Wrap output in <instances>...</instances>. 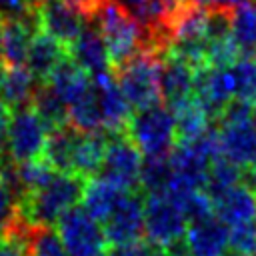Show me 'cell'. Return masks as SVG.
Returning <instances> with one entry per match:
<instances>
[{"label":"cell","instance_id":"17","mask_svg":"<svg viewBox=\"0 0 256 256\" xmlns=\"http://www.w3.org/2000/svg\"><path fill=\"white\" fill-rule=\"evenodd\" d=\"M68 56L92 78L104 72H110V56L100 32L94 26H86L78 38L68 46Z\"/></svg>","mask_w":256,"mask_h":256},{"label":"cell","instance_id":"38","mask_svg":"<svg viewBox=\"0 0 256 256\" xmlns=\"http://www.w3.org/2000/svg\"><path fill=\"white\" fill-rule=\"evenodd\" d=\"M70 2H72L74 6H78L82 12H86V14H88V18H90V16H92V12H94V10H96L104 0H70Z\"/></svg>","mask_w":256,"mask_h":256},{"label":"cell","instance_id":"41","mask_svg":"<svg viewBox=\"0 0 256 256\" xmlns=\"http://www.w3.org/2000/svg\"><path fill=\"white\" fill-rule=\"evenodd\" d=\"M252 124H254V128H256V106L252 108Z\"/></svg>","mask_w":256,"mask_h":256},{"label":"cell","instance_id":"25","mask_svg":"<svg viewBox=\"0 0 256 256\" xmlns=\"http://www.w3.org/2000/svg\"><path fill=\"white\" fill-rule=\"evenodd\" d=\"M76 138H78V130H74L68 124L54 128V130H48L42 158L56 172L72 174V154H74Z\"/></svg>","mask_w":256,"mask_h":256},{"label":"cell","instance_id":"34","mask_svg":"<svg viewBox=\"0 0 256 256\" xmlns=\"http://www.w3.org/2000/svg\"><path fill=\"white\" fill-rule=\"evenodd\" d=\"M230 250L242 256H256V220L228 228Z\"/></svg>","mask_w":256,"mask_h":256},{"label":"cell","instance_id":"18","mask_svg":"<svg viewBox=\"0 0 256 256\" xmlns=\"http://www.w3.org/2000/svg\"><path fill=\"white\" fill-rule=\"evenodd\" d=\"M212 204L214 216L222 220L228 228L256 220V190L242 182L214 198Z\"/></svg>","mask_w":256,"mask_h":256},{"label":"cell","instance_id":"6","mask_svg":"<svg viewBox=\"0 0 256 256\" xmlns=\"http://www.w3.org/2000/svg\"><path fill=\"white\" fill-rule=\"evenodd\" d=\"M56 232L60 234L68 256H108V242L102 224L82 206L70 208L56 222Z\"/></svg>","mask_w":256,"mask_h":256},{"label":"cell","instance_id":"22","mask_svg":"<svg viewBox=\"0 0 256 256\" xmlns=\"http://www.w3.org/2000/svg\"><path fill=\"white\" fill-rule=\"evenodd\" d=\"M42 84H48L66 102V106H70L88 92V88L92 86V76L86 74L70 56H66Z\"/></svg>","mask_w":256,"mask_h":256},{"label":"cell","instance_id":"13","mask_svg":"<svg viewBox=\"0 0 256 256\" xmlns=\"http://www.w3.org/2000/svg\"><path fill=\"white\" fill-rule=\"evenodd\" d=\"M182 246L186 256H224L230 248L228 226L214 214L194 220L186 228Z\"/></svg>","mask_w":256,"mask_h":256},{"label":"cell","instance_id":"3","mask_svg":"<svg viewBox=\"0 0 256 256\" xmlns=\"http://www.w3.org/2000/svg\"><path fill=\"white\" fill-rule=\"evenodd\" d=\"M186 228L188 218L168 194H148V198L144 200L146 242L168 250L172 256H182Z\"/></svg>","mask_w":256,"mask_h":256},{"label":"cell","instance_id":"12","mask_svg":"<svg viewBox=\"0 0 256 256\" xmlns=\"http://www.w3.org/2000/svg\"><path fill=\"white\" fill-rule=\"evenodd\" d=\"M92 84L96 90L104 130H108L110 134L122 132L126 128L130 116H132V112H130L132 106L128 104L124 92L120 90L116 76H112L110 72H104V74L94 76Z\"/></svg>","mask_w":256,"mask_h":256},{"label":"cell","instance_id":"11","mask_svg":"<svg viewBox=\"0 0 256 256\" xmlns=\"http://www.w3.org/2000/svg\"><path fill=\"white\" fill-rule=\"evenodd\" d=\"M194 98L212 118H218L230 100H234V82L230 66H204L196 70Z\"/></svg>","mask_w":256,"mask_h":256},{"label":"cell","instance_id":"24","mask_svg":"<svg viewBox=\"0 0 256 256\" xmlns=\"http://www.w3.org/2000/svg\"><path fill=\"white\" fill-rule=\"evenodd\" d=\"M38 84L40 82L26 66H8L0 90V102H4L10 110L30 106Z\"/></svg>","mask_w":256,"mask_h":256},{"label":"cell","instance_id":"1","mask_svg":"<svg viewBox=\"0 0 256 256\" xmlns=\"http://www.w3.org/2000/svg\"><path fill=\"white\" fill-rule=\"evenodd\" d=\"M90 20H94V28L100 32L114 68H120L144 50L160 54L154 36L116 0H104L92 12Z\"/></svg>","mask_w":256,"mask_h":256},{"label":"cell","instance_id":"9","mask_svg":"<svg viewBox=\"0 0 256 256\" xmlns=\"http://www.w3.org/2000/svg\"><path fill=\"white\" fill-rule=\"evenodd\" d=\"M34 12L40 30L56 38L66 48L78 38L90 20L88 14L74 6L70 0H38Z\"/></svg>","mask_w":256,"mask_h":256},{"label":"cell","instance_id":"15","mask_svg":"<svg viewBox=\"0 0 256 256\" xmlns=\"http://www.w3.org/2000/svg\"><path fill=\"white\" fill-rule=\"evenodd\" d=\"M38 30L40 26L34 10L22 18H6L2 26V40H0L2 62L6 66H24L30 40Z\"/></svg>","mask_w":256,"mask_h":256},{"label":"cell","instance_id":"4","mask_svg":"<svg viewBox=\"0 0 256 256\" xmlns=\"http://www.w3.org/2000/svg\"><path fill=\"white\" fill-rule=\"evenodd\" d=\"M124 130L142 156H168L178 140L174 112L162 104L136 110Z\"/></svg>","mask_w":256,"mask_h":256},{"label":"cell","instance_id":"27","mask_svg":"<svg viewBox=\"0 0 256 256\" xmlns=\"http://www.w3.org/2000/svg\"><path fill=\"white\" fill-rule=\"evenodd\" d=\"M30 108L40 116V120L46 124L48 130L68 124V106L48 84H38Z\"/></svg>","mask_w":256,"mask_h":256},{"label":"cell","instance_id":"2","mask_svg":"<svg viewBox=\"0 0 256 256\" xmlns=\"http://www.w3.org/2000/svg\"><path fill=\"white\" fill-rule=\"evenodd\" d=\"M82 188L80 176L58 172L44 188L20 200V216L30 226H56L70 208L78 206Z\"/></svg>","mask_w":256,"mask_h":256},{"label":"cell","instance_id":"26","mask_svg":"<svg viewBox=\"0 0 256 256\" xmlns=\"http://www.w3.org/2000/svg\"><path fill=\"white\" fill-rule=\"evenodd\" d=\"M174 120H176V136L178 140H196L202 134H206L212 126V116L206 112V108L192 96L190 100L178 104L172 108Z\"/></svg>","mask_w":256,"mask_h":256},{"label":"cell","instance_id":"40","mask_svg":"<svg viewBox=\"0 0 256 256\" xmlns=\"http://www.w3.org/2000/svg\"><path fill=\"white\" fill-rule=\"evenodd\" d=\"M6 64L2 62V58H0V90H2V82H4V76H6Z\"/></svg>","mask_w":256,"mask_h":256},{"label":"cell","instance_id":"20","mask_svg":"<svg viewBox=\"0 0 256 256\" xmlns=\"http://www.w3.org/2000/svg\"><path fill=\"white\" fill-rule=\"evenodd\" d=\"M66 54H68V48L64 44H60L50 34L38 30L32 36V40H30V48H28L26 64L24 66L42 84V82L48 80V76L52 74V70L66 58Z\"/></svg>","mask_w":256,"mask_h":256},{"label":"cell","instance_id":"19","mask_svg":"<svg viewBox=\"0 0 256 256\" xmlns=\"http://www.w3.org/2000/svg\"><path fill=\"white\" fill-rule=\"evenodd\" d=\"M110 134L98 132H78L74 154H72V174L80 176L82 180L94 178L100 174L106 146H108Z\"/></svg>","mask_w":256,"mask_h":256},{"label":"cell","instance_id":"30","mask_svg":"<svg viewBox=\"0 0 256 256\" xmlns=\"http://www.w3.org/2000/svg\"><path fill=\"white\" fill-rule=\"evenodd\" d=\"M240 178H242L240 168L234 166L224 156H218L216 160H212V164L208 168V174L204 180V192L214 200L220 194H224L226 190L240 184Z\"/></svg>","mask_w":256,"mask_h":256},{"label":"cell","instance_id":"10","mask_svg":"<svg viewBox=\"0 0 256 256\" xmlns=\"http://www.w3.org/2000/svg\"><path fill=\"white\" fill-rule=\"evenodd\" d=\"M108 246L136 244L144 236V200L140 194L126 192L112 214L102 222Z\"/></svg>","mask_w":256,"mask_h":256},{"label":"cell","instance_id":"23","mask_svg":"<svg viewBox=\"0 0 256 256\" xmlns=\"http://www.w3.org/2000/svg\"><path fill=\"white\" fill-rule=\"evenodd\" d=\"M230 36L238 56H256V0H242L230 10Z\"/></svg>","mask_w":256,"mask_h":256},{"label":"cell","instance_id":"7","mask_svg":"<svg viewBox=\"0 0 256 256\" xmlns=\"http://www.w3.org/2000/svg\"><path fill=\"white\" fill-rule=\"evenodd\" d=\"M142 162H144L142 152L126 134H120V132L110 134L104 162L98 176L114 182L126 192H134L140 182Z\"/></svg>","mask_w":256,"mask_h":256},{"label":"cell","instance_id":"33","mask_svg":"<svg viewBox=\"0 0 256 256\" xmlns=\"http://www.w3.org/2000/svg\"><path fill=\"white\" fill-rule=\"evenodd\" d=\"M172 170L168 156H144L138 186L146 194H162L168 188Z\"/></svg>","mask_w":256,"mask_h":256},{"label":"cell","instance_id":"35","mask_svg":"<svg viewBox=\"0 0 256 256\" xmlns=\"http://www.w3.org/2000/svg\"><path fill=\"white\" fill-rule=\"evenodd\" d=\"M38 0H0V16L6 18H22L34 10Z\"/></svg>","mask_w":256,"mask_h":256},{"label":"cell","instance_id":"28","mask_svg":"<svg viewBox=\"0 0 256 256\" xmlns=\"http://www.w3.org/2000/svg\"><path fill=\"white\" fill-rule=\"evenodd\" d=\"M68 126L78 132H98L104 128L94 84L88 88L86 94H82L76 102L68 106Z\"/></svg>","mask_w":256,"mask_h":256},{"label":"cell","instance_id":"36","mask_svg":"<svg viewBox=\"0 0 256 256\" xmlns=\"http://www.w3.org/2000/svg\"><path fill=\"white\" fill-rule=\"evenodd\" d=\"M12 110L0 102V162L8 160V128H10Z\"/></svg>","mask_w":256,"mask_h":256},{"label":"cell","instance_id":"16","mask_svg":"<svg viewBox=\"0 0 256 256\" xmlns=\"http://www.w3.org/2000/svg\"><path fill=\"white\" fill-rule=\"evenodd\" d=\"M194 78L196 68H192L188 62L174 56H162L160 98L170 110L194 96Z\"/></svg>","mask_w":256,"mask_h":256},{"label":"cell","instance_id":"43","mask_svg":"<svg viewBox=\"0 0 256 256\" xmlns=\"http://www.w3.org/2000/svg\"><path fill=\"white\" fill-rule=\"evenodd\" d=\"M224 256H242V254H236V252H232V250H230V252H226Z\"/></svg>","mask_w":256,"mask_h":256},{"label":"cell","instance_id":"5","mask_svg":"<svg viewBox=\"0 0 256 256\" xmlns=\"http://www.w3.org/2000/svg\"><path fill=\"white\" fill-rule=\"evenodd\" d=\"M160 68L162 54L154 50H144L116 68L118 86L132 108L142 110L160 104Z\"/></svg>","mask_w":256,"mask_h":256},{"label":"cell","instance_id":"31","mask_svg":"<svg viewBox=\"0 0 256 256\" xmlns=\"http://www.w3.org/2000/svg\"><path fill=\"white\" fill-rule=\"evenodd\" d=\"M26 256H68L54 226H28Z\"/></svg>","mask_w":256,"mask_h":256},{"label":"cell","instance_id":"29","mask_svg":"<svg viewBox=\"0 0 256 256\" xmlns=\"http://www.w3.org/2000/svg\"><path fill=\"white\" fill-rule=\"evenodd\" d=\"M58 172L40 156L22 164H16V180H18V190H20V200L40 188H44Z\"/></svg>","mask_w":256,"mask_h":256},{"label":"cell","instance_id":"14","mask_svg":"<svg viewBox=\"0 0 256 256\" xmlns=\"http://www.w3.org/2000/svg\"><path fill=\"white\" fill-rule=\"evenodd\" d=\"M218 142L220 154L240 170L250 168L256 162V128L252 120L220 122Z\"/></svg>","mask_w":256,"mask_h":256},{"label":"cell","instance_id":"39","mask_svg":"<svg viewBox=\"0 0 256 256\" xmlns=\"http://www.w3.org/2000/svg\"><path fill=\"white\" fill-rule=\"evenodd\" d=\"M248 186L252 188V190H256V162L250 166V172H248Z\"/></svg>","mask_w":256,"mask_h":256},{"label":"cell","instance_id":"32","mask_svg":"<svg viewBox=\"0 0 256 256\" xmlns=\"http://www.w3.org/2000/svg\"><path fill=\"white\" fill-rule=\"evenodd\" d=\"M234 98L256 104V56H238L230 64Z\"/></svg>","mask_w":256,"mask_h":256},{"label":"cell","instance_id":"37","mask_svg":"<svg viewBox=\"0 0 256 256\" xmlns=\"http://www.w3.org/2000/svg\"><path fill=\"white\" fill-rule=\"evenodd\" d=\"M190 2L200 6V8H206V10H226V12H230L242 0H190Z\"/></svg>","mask_w":256,"mask_h":256},{"label":"cell","instance_id":"42","mask_svg":"<svg viewBox=\"0 0 256 256\" xmlns=\"http://www.w3.org/2000/svg\"><path fill=\"white\" fill-rule=\"evenodd\" d=\"M2 26H4V18L0 16V40H2Z\"/></svg>","mask_w":256,"mask_h":256},{"label":"cell","instance_id":"8","mask_svg":"<svg viewBox=\"0 0 256 256\" xmlns=\"http://www.w3.org/2000/svg\"><path fill=\"white\" fill-rule=\"evenodd\" d=\"M46 136H48L46 124L30 106L12 110L10 128H8V158L14 164L40 158L44 152Z\"/></svg>","mask_w":256,"mask_h":256},{"label":"cell","instance_id":"21","mask_svg":"<svg viewBox=\"0 0 256 256\" xmlns=\"http://www.w3.org/2000/svg\"><path fill=\"white\" fill-rule=\"evenodd\" d=\"M126 196V190H122L120 186H116L114 182L102 178V176H94L84 180V188H82V196H80V206L96 220V222H104L112 210L118 206V202Z\"/></svg>","mask_w":256,"mask_h":256}]
</instances>
